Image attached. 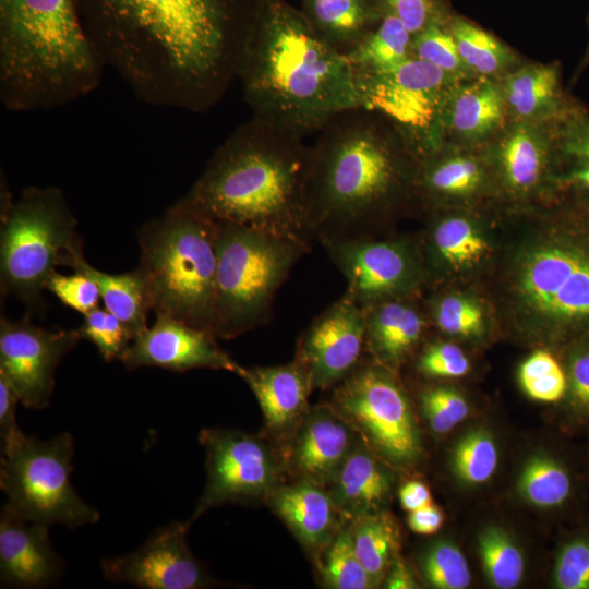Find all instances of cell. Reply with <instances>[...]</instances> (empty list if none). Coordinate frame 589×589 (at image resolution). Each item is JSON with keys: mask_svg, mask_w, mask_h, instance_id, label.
<instances>
[{"mask_svg": "<svg viewBox=\"0 0 589 589\" xmlns=\"http://www.w3.org/2000/svg\"><path fill=\"white\" fill-rule=\"evenodd\" d=\"M101 61L148 106L203 113L231 84L264 0H73Z\"/></svg>", "mask_w": 589, "mask_h": 589, "instance_id": "cell-1", "label": "cell"}, {"mask_svg": "<svg viewBox=\"0 0 589 589\" xmlns=\"http://www.w3.org/2000/svg\"><path fill=\"white\" fill-rule=\"evenodd\" d=\"M318 132L305 189L311 240L375 237L416 194V159L395 128L363 107L336 115Z\"/></svg>", "mask_w": 589, "mask_h": 589, "instance_id": "cell-2", "label": "cell"}, {"mask_svg": "<svg viewBox=\"0 0 589 589\" xmlns=\"http://www.w3.org/2000/svg\"><path fill=\"white\" fill-rule=\"evenodd\" d=\"M237 81L253 119L301 139L363 107L349 58L286 0H264Z\"/></svg>", "mask_w": 589, "mask_h": 589, "instance_id": "cell-3", "label": "cell"}, {"mask_svg": "<svg viewBox=\"0 0 589 589\" xmlns=\"http://www.w3.org/2000/svg\"><path fill=\"white\" fill-rule=\"evenodd\" d=\"M311 146L251 118L214 152L175 204L214 221L312 242L305 189Z\"/></svg>", "mask_w": 589, "mask_h": 589, "instance_id": "cell-4", "label": "cell"}, {"mask_svg": "<svg viewBox=\"0 0 589 589\" xmlns=\"http://www.w3.org/2000/svg\"><path fill=\"white\" fill-rule=\"evenodd\" d=\"M105 71L73 0H0V100L5 109L68 106L94 92Z\"/></svg>", "mask_w": 589, "mask_h": 589, "instance_id": "cell-5", "label": "cell"}, {"mask_svg": "<svg viewBox=\"0 0 589 589\" xmlns=\"http://www.w3.org/2000/svg\"><path fill=\"white\" fill-rule=\"evenodd\" d=\"M152 311L214 335L216 225L172 204L136 233ZM215 336V335H214Z\"/></svg>", "mask_w": 589, "mask_h": 589, "instance_id": "cell-6", "label": "cell"}, {"mask_svg": "<svg viewBox=\"0 0 589 589\" xmlns=\"http://www.w3.org/2000/svg\"><path fill=\"white\" fill-rule=\"evenodd\" d=\"M83 255L77 220L57 187H28L15 200L4 196L0 226L1 297L13 296L27 314L45 306L43 291L58 266Z\"/></svg>", "mask_w": 589, "mask_h": 589, "instance_id": "cell-7", "label": "cell"}, {"mask_svg": "<svg viewBox=\"0 0 589 589\" xmlns=\"http://www.w3.org/2000/svg\"><path fill=\"white\" fill-rule=\"evenodd\" d=\"M216 338L231 339L266 324L293 266L311 251L305 240L215 221Z\"/></svg>", "mask_w": 589, "mask_h": 589, "instance_id": "cell-8", "label": "cell"}, {"mask_svg": "<svg viewBox=\"0 0 589 589\" xmlns=\"http://www.w3.org/2000/svg\"><path fill=\"white\" fill-rule=\"evenodd\" d=\"M548 231L515 261V305L555 336L589 335V220L575 215Z\"/></svg>", "mask_w": 589, "mask_h": 589, "instance_id": "cell-9", "label": "cell"}, {"mask_svg": "<svg viewBox=\"0 0 589 589\" xmlns=\"http://www.w3.org/2000/svg\"><path fill=\"white\" fill-rule=\"evenodd\" d=\"M74 441L63 432L39 441L22 431L2 444L0 488L7 505L23 519L70 528L95 524L99 513L70 482Z\"/></svg>", "mask_w": 589, "mask_h": 589, "instance_id": "cell-10", "label": "cell"}, {"mask_svg": "<svg viewBox=\"0 0 589 589\" xmlns=\"http://www.w3.org/2000/svg\"><path fill=\"white\" fill-rule=\"evenodd\" d=\"M357 76L363 108L395 128L416 161L442 145V112L461 81L413 57L389 72Z\"/></svg>", "mask_w": 589, "mask_h": 589, "instance_id": "cell-11", "label": "cell"}, {"mask_svg": "<svg viewBox=\"0 0 589 589\" xmlns=\"http://www.w3.org/2000/svg\"><path fill=\"white\" fill-rule=\"evenodd\" d=\"M330 405L388 460L411 465L420 438L409 400L383 366L362 363L336 385Z\"/></svg>", "mask_w": 589, "mask_h": 589, "instance_id": "cell-12", "label": "cell"}, {"mask_svg": "<svg viewBox=\"0 0 589 589\" xmlns=\"http://www.w3.org/2000/svg\"><path fill=\"white\" fill-rule=\"evenodd\" d=\"M207 481L189 525L212 507L266 497L278 485L279 460L262 438L236 430L205 429Z\"/></svg>", "mask_w": 589, "mask_h": 589, "instance_id": "cell-13", "label": "cell"}, {"mask_svg": "<svg viewBox=\"0 0 589 589\" xmlns=\"http://www.w3.org/2000/svg\"><path fill=\"white\" fill-rule=\"evenodd\" d=\"M320 244L346 279L345 294L363 309L406 297L420 280L418 260L404 241L362 237Z\"/></svg>", "mask_w": 589, "mask_h": 589, "instance_id": "cell-14", "label": "cell"}, {"mask_svg": "<svg viewBox=\"0 0 589 589\" xmlns=\"http://www.w3.org/2000/svg\"><path fill=\"white\" fill-rule=\"evenodd\" d=\"M77 329H49L26 315L19 321L0 318V374L32 409L49 406L55 374L62 359L75 348Z\"/></svg>", "mask_w": 589, "mask_h": 589, "instance_id": "cell-15", "label": "cell"}, {"mask_svg": "<svg viewBox=\"0 0 589 589\" xmlns=\"http://www.w3.org/2000/svg\"><path fill=\"white\" fill-rule=\"evenodd\" d=\"M189 522L156 529L135 551L100 562L105 578L145 589H200L215 586L204 565L192 554Z\"/></svg>", "mask_w": 589, "mask_h": 589, "instance_id": "cell-16", "label": "cell"}, {"mask_svg": "<svg viewBox=\"0 0 589 589\" xmlns=\"http://www.w3.org/2000/svg\"><path fill=\"white\" fill-rule=\"evenodd\" d=\"M365 349L364 309L344 293L301 333L294 358L314 388H328L361 364Z\"/></svg>", "mask_w": 589, "mask_h": 589, "instance_id": "cell-17", "label": "cell"}, {"mask_svg": "<svg viewBox=\"0 0 589 589\" xmlns=\"http://www.w3.org/2000/svg\"><path fill=\"white\" fill-rule=\"evenodd\" d=\"M204 329L165 314H155L152 326L128 347L121 362L127 369L142 366L187 372L195 369L225 370L238 374V364Z\"/></svg>", "mask_w": 589, "mask_h": 589, "instance_id": "cell-18", "label": "cell"}, {"mask_svg": "<svg viewBox=\"0 0 589 589\" xmlns=\"http://www.w3.org/2000/svg\"><path fill=\"white\" fill-rule=\"evenodd\" d=\"M484 148L493 175L507 194L527 197L550 188L553 164L551 122H507Z\"/></svg>", "mask_w": 589, "mask_h": 589, "instance_id": "cell-19", "label": "cell"}, {"mask_svg": "<svg viewBox=\"0 0 589 589\" xmlns=\"http://www.w3.org/2000/svg\"><path fill=\"white\" fill-rule=\"evenodd\" d=\"M64 567L50 542L49 526L27 521L4 504L0 513L1 587H49L62 578Z\"/></svg>", "mask_w": 589, "mask_h": 589, "instance_id": "cell-20", "label": "cell"}, {"mask_svg": "<svg viewBox=\"0 0 589 589\" xmlns=\"http://www.w3.org/2000/svg\"><path fill=\"white\" fill-rule=\"evenodd\" d=\"M507 122L497 80L474 77L458 82L442 112V145L484 148Z\"/></svg>", "mask_w": 589, "mask_h": 589, "instance_id": "cell-21", "label": "cell"}, {"mask_svg": "<svg viewBox=\"0 0 589 589\" xmlns=\"http://www.w3.org/2000/svg\"><path fill=\"white\" fill-rule=\"evenodd\" d=\"M352 426L329 405L310 408L298 426L290 462L302 478L330 483L353 447Z\"/></svg>", "mask_w": 589, "mask_h": 589, "instance_id": "cell-22", "label": "cell"}, {"mask_svg": "<svg viewBox=\"0 0 589 589\" xmlns=\"http://www.w3.org/2000/svg\"><path fill=\"white\" fill-rule=\"evenodd\" d=\"M485 148L443 144L416 161L414 193L432 200H469L490 183Z\"/></svg>", "mask_w": 589, "mask_h": 589, "instance_id": "cell-23", "label": "cell"}, {"mask_svg": "<svg viewBox=\"0 0 589 589\" xmlns=\"http://www.w3.org/2000/svg\"><path fill=\"white\" fill-rule=\"evenodd\" d=\"M238 375L256 397L272 432L284 434L299 426L314 389L309 371L299 360L274 366H241Z\"/></svg>", "mask_w": 589, "mask_h": 589, "instance_id": "cell-24", "label": "cell"}, {"mask_svg": "<svg viewBox=\"0 0 589 589\" xmlns=\"http://www.w3.org/2000/svg\"><path fill=\"white\" fill-rule=\"evenodd\" d=\"M497 81L508 122H552L573 99L563 88L557 61H522Z\"/></svg>", "mask_w": 589, "mask_h": 589, "instance_id": "cell-25", "label": "cell"}, {"mask_svg": "<svg viewBox=\"0 0 589 589\" xmlns=\"http://www.w3.org/2000/svg\"><path fill=\"white\" fill-rule=\"evenodd\" d=\"M553 164L550 189L570 194L589 208V109L573 97L551 122Z\"/></svg>", "mask_w": 589, "mask_h": 589, "instance_id": "cell-26", "label": "cell"}, {"mask_svg": "<svg viewBox=\"0 0 589 589\" xmlns=\"http://www.w3.org/2000/svg\"><path fill=\"white\" fill-rule=\"evenodd\" d=\"M268 496L277 515L306 548L324 550L335 537L339 512L320 484L301 480L277 485Z\"/></svg>", "mask_w": 589, "mask_h": 589, "instance_id": "cell-27", "label": "cell"}, {"mask_svg": "<svg viewBox=\"0 0 589 589\" xmlns=\"http://www.w3.org/2000/svg\"><path fill=\"white\" fill-rule=\"evenodd\" d=\"M366 349L380 363L395 366L417 346L424 317L406 297L364 308Z\"/></svg>", "mask_w": 589, "mask_h": 589, "instance_id": "cell-28", "label": "cell"}, {"mask_svg": "<svg viewBox=\"0 0 589 589\" xmlns=\"http://www.w3.org/2000/svg\"><path fill=\"white\" fill-rule=\"evenodd\" d=\"M330 483V496L339 514L352 520L376 513L390 491V477L386 470L366 448L357 445Z\"/></svg>", "mask_w": 589, "mask_h": 589, "instance_id": "cell-29", "label": "cell"}, {"mask_svg": "<svg viewBox=\"0 0 589 589\" xmlns=\"http://www.w3.org/2000/svg\"><path fill=\"white\" fill-rule=\"evenodd\" d=\"M300 10L314 31L348 56L384 14L380 0H301Z\"/></svg>", "mask_w": 589, "mask_h": 589, "instance_id": "cell-30", "label": "cell"}, {"mask_svg": "<svg viewBox=\"0 0 589 589\" xmlns=\"http://www.w3.org/2000/svg\"><path fill=\"white\" fill-rule=\"evenodd\" d=\"M71 268L96 283L104 306L122 322L133 339L148 327L152 304L146 281L137 267L111 274L97 269L82 256Z\"/></svg>", "mask_w": 589, "mask_h": 589, "instance_id": "cell-31", "label": "cell"}, {"mask_svg": "<svg viewBox=\"0 0 589 589\" xmlns=\"http://www.w3.org/2000/svg\"><path fill=\"white\" fill-rule=\"evenodd\" d=\"M446 25L460 59L477 77L498 80L524 61L507 44L459 14L453 13Z\"/></svg>", "mask_w": 589, "mask_h": 589, "instance_id": "cell-32", "label": "cell"}, {"mask_svg": "<svg viewBox=\"0 0 589 589\" xmlns=\"http://www.w3.org/2000/svg\"><path fill=\"white\" fill-rule=\"evenodd\" d=\"M412 39L399 19L384 12L377 25L347 57L357 74H382L412 58Z\"/></svg>", "mask_w": 589, "mask_h": 589, "instance_id": "cell-33", "label": "cell"}, {"mask_svg": "<svg viewBox=\"0 0 589 589\" xmlns=\"http://www.w3.org/2000/svg\"><path fill=\"white\" fill-rule=\"evenodd\" d=\"M350 531L359 561L378 585L396 558L398 531L394 521L383 513L366 514L353 519Z\"/></svg>", "mask_w": 589, "mask_h": 589, "instance_id": "cell-34", "label": "cell"}, {"mask_svg": "<svg viewBox=\"0 0 589 589\" xmlns=\"http://www.w3.org/2000/svg\"><path fill=\"white\" fill-rule=\"evenodd\" d=\"M431 247L441 260L457 268L479 263L489 250L488 241L478 227L459 215L447 216L435 224Z\"/></svg>", "mask_w": 589, "mask_h": 589, "instance_id": "cell-35", "label": "cell"}, {"mask_svg": "<svg viewBox=\"0 0 589 589\" xmlns=\"http://www.w3.org/2000/svg\"><path fill=\"white\" fill-rule=\"evenodd\" d=\"M478 548L484 573L494 587L513 589L518 586L525 572L524 555L504 530L485 528Z\"/></svg>", "mask_w": 589, "mask_h": 589, "instance_id": "cell-36", "label": "cell"}, {"mask_svg": "<svg viewBox=\"0 0 589 589\" xmlns=\"http://www.w3.org/2000/svg\"><path fill=\"white\" fill-rule=\"evenodd\" d=\"M320 569L322 579L328 588L369 589L375 587L356 554L350 528L338 531L324 548Z\"/></svg>", "mask_w": 589, "mask_h": 589, "instance_id": "cell-37", "label": "cell"}, {"mask_svg": "<svg viewBox=\"0 0 589 589\" xmlns=\"http://www.w3.org/2000/svg\"><path fill=\"white\" fill-rule=\"evenodd\" d=\"M518 488L531 504L553 507L562 504L569 495L570 480L558 462L545 456H536L525 465Z\"/></svg>", "mask_w": 589, "mask_h": 589, "instance_id": "cell-38", "label": "cell"}, {"mask_svg": "<svg viewBox=\"0 0 589 589\" xmlns=\"http://www.w3.org/2000/svg\"><path fill=\"white\" fill-rule=\"evenodd\" d=\"M497 462V447L491 435L482 430L464 435L453 452L454 473L468 484L486 482L494 474Z\"/></svg>", "mask_w": 589, "mask_h": 589, "instance_id": "cell-39", "label": "cell"}, {"mask_svg": "<svg viewBox=\"0 0 589 589\" xmlns=\"http://www.w3.org/2000/svg\"><path fill=\"white\" fill-rule=\"evenodd\" d=\"M446 22L432 24L413 36L412 57L435 65L458 81L477 77L460 59Z\"/></svg>", "mask_w": 589, "mask_h": 589, "instance_id": "cell-40", "label": "cell"}, {"mask_svg": "<svg viewBox=\"0 0 589 589\" xmlns=\"http://www.w3.org/2000/svg\"><path fill=\"white\" fill-rule=\"evenodd\" d=\"M518 377L524 392L537 401H557L567 389L563 369L551 353L542 350L521 363Z\"/></svg>", "mask_w": 589, "mask_h": 589, "instance_id": "cell-41", "label": "cell"}, {"mask_svg": "<svg viewBox=\"0 0 589 589\" xmlns=\"http://www.w3.org/2000/svg\"><path fill=\"white\" fill-rule=\"evenodd\" d=\"M76 329L81 339L92 342L107 362L121 361L133 340L122 322L105 306L83 315Z\"/></svg>", "mask_w": 589, "mask_h": 589, "instance_id": "cell-42", "label": "cell"}, {"mask_svg": "<svg viewBox=\"0 0 589 589\" xmlns=\"http://www.w3.org/2000/svg\"><path fill=\"white\" fill-rule=\"evenodd\" d=\"M422 572L428 582L438 589H464L471 581L465 555L450 542H437L426 551Z\"/></svg>", "mask_w": 589, "mask_h": 589, "instance_id": "cell-43", "label": "cell"}, {"mask_svg": "<svg viewBox=\"0 0 589 589\" xmlns=\"http://www.w3.org/2000/svg\"><path fill=\"white\" fill-rule=\"evenodd\" d=\"M432 311L436 325L446 334L468 337L483 329V312L469 298L445 296L435 302Z\"/></svg>", "mask_w": 589, "mask_h": 589, "instance_id": "cell-44", "label": "cell"}, {"mask_svg": "<svg viewBox=\"0 0 589 589\" xmlns=\"http://www.w3.org/2000/svg\"><path fill=\"white\" fill-rule=\"evenodd\" d=\"M421 405L431 429L447 433L469 413V406L461 394L450 387H435L423 392Z\"/></svg>", "mask_w": 589, "mask_h": 589, "instance_id": "cell-45", "label": "cell"}, {"mask_svg": "<svg viewBox=\"0 0 589 589\" xmlns=\"http://www.w3.org/2000/svg\"><path fill=\"white\" fill-rule=\"evenodd\" d=\"M45 289L50 291L63 305L85 315L99 306L100 292L96 283L85 274L53 272Z\"/></svg>", "mask_w": 589, "mask_h": 589, "instance_id": "cell-46", "label": "cell"}, {"mask_svg": "<svg viewBox=\"0 0 589 589\" xmlns=\"http://www.w3.org/2000/svg\"><path fill=\"white\" fill-rule=\"evenodd\" d=\"M384 12L395 15L414 36L428 26L444 23L454 13L448 0H380Z\"/></svg>", "mask_w": 589, "mask_h": 589, "instance_id": "cell-47", "label": "cell"}, {"mask_svg": "<svg viewBox=\"0 0 589 589\" xmlns=\"http://www.w3.org/2000/svg\"><path fill=\"white\" fill-rule=\"evenodd\" d=\"M554 582L561 589H589V541L576 539L561 550Z\"/></svg>", "mask_w": 589, "mask_h": 589, "instance_id": "cell-48", "label": "cell"}, {"mask_svg": "<svg viewBox=\"0 0 589 589\" xmlns=\"http://www.w3.org/2000/svg\"><path fill=\"white\" fill-rule=\"evenodd\" d=\"M417 366L426 376L459 377L467 374L470 364L458 346L450 342H436L424 349Z\"/></svg>", "mask_w": 589, "mask_h": 589, "instance_id": "cell-49", "label": "cell"}, {"mask_svg": "<svg viewBox=\"0 0 589 589\" xmlns=\"http://www.w3.org/2000/svg\"><path fill=\"white\" fill-rule=\"evenodd\" d=\"M569 388L573 405L589 413V347L579 350L570 360Z\"/></svg>", "mask_w": 589, "mask_h": 589, "instance_id": "cell-50", "label": "cell"}, {"mask_svg": "<svg viewBox=\"0 0 589 589\" xmlns=\"http://www.w3.org/2000/svg\"><path fill=\"white\" fill-rule=\"evenodd\" d=\"M19 397L4 376L0 374V436L1 445L15 437L21 430L16 423Z\"/></svg>", "mask_w": 589, "mask_h": 589, "instance_id": "cell-51", "label": "cell"}, {"mask_svg": "<svg viewBox=\"0 0 589 589\" xmlns=\"http://www.w3.org/2000/svg\"><path fill=\"white\" fill-rule=\"evenodd\" d=\"M443 514L434 505H428L417 510L410 512L408 525L410 529L420 534H432L443 525Z\"/></svg>", "mask_w": 589, "mask_h": 589, "instance_id": "cell-52", "label": "cell"}, {"mask_svg": "<svg viewBox=\"0 0 589 589\" xmlns=\"http://www.w3.org/2000/svg\"><path fill=\"white\" fill-rule=\"evenodd\" d=\"M399 498L402 508L409 513L432 504L429 488L420 481H410L402 485Z\"/></svg>", "mask_w": 589, "mask_h": 589, "instance_id": "cell-53", "label": "cell"}, {"mask_svg": "<svg viewBox=\"0 0 589 589\" xmlns=\"http://www.w3.org/2000/svg\"><path fill=\"white\" fill-rule=\"evenodd\" d=\"M385 587L389 589L417 588L414 577L409 567L398 557L390 564L385 578Z\"/></svg>", "mask_w": 589, "mask_h": 589, "instance_id": "cell-54", "label": "cell"}, {"mask_svg": "<svg viewBox=\"0 0 589 589\" xmlns=\"http://www.w3.org/2000/svg\"><path fill=\"white\" fill-rule=\"evenodd\" d=\"M587 25L589 31V14L587 16ZM589 67V35H588V43L586 46V50L577 65L576 71L573 74L572 83L574 84L577 79L582 74V72Z\"/></svg>", "mask_w": 589, "mask_h": 589, "instance_id": "cell-55", "label": "cell"}]
</instances>
